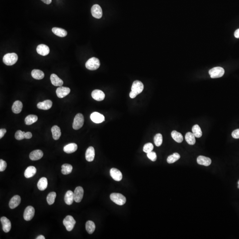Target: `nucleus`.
I'll use <instances>...</instances> for the list:
<instances>
[{"label":"nucleus","mask_w":239,"mask_h":239,"mask_svg":"<svg viewBox=\"0 0 239 239\" xmlns=\"http://www.w3.org/2000/svg\"><path fill=\"white\" fill-rule=\"evenodd\" d=\"M144 89V86L141 82L136 80L133 82L131 88V91L129 96L131 98H134L137 95L141 93Z\"/></svg>","instance_id":"obj_1"},{"label":"nucleus","mask_w":239,"mask_h":239,"mask_svg":"<svg viewBox=\"0 0 239 239\" xmlns=\"http://www.w3.org/2000/svg\"><path fill=\"white\" fill-rule=\"evenodd\" d=\"M18 57L15 53H8L5 54L3 58V61L7 66H12L16 63L17 61Z\"/></svg>","instance_id":"obj_2"},{"label":"nucleus","mask_w":239,"mask_h":239,"mask_svg":"<svg viewBox=\"0 0 239 239\" xmlns=\"http://www.w3.org/2000/svg\"><path fill=\"white\" fill-rule=\"evenodd\" d=\"M110 198L114 203L119 205H123L126 202V197L119 193H112L110 195Z\"/></svg>","instance_id":"obj_3"},{"label":"nucleus","mask_w":239,"mask_h":239,"mask_svg":"<svg viewBox=\"0 0 239 239\" xmlns=\"http://www.w3.org/2000/svg\"><path fill=\"white\" fill-rule=\"evenodd\" d=\"M100 66V62L98 58L92 57L88 60L86 63L87 69L91 71L97 70Z\"/></svg>","instance_id":"obj_4"},{"label":"nucleus","mask_w":239,"mask_h":239,"mask_svg":"<svg viewBox=\"0 0 239 239\" xmlns=\"http://www.w3.org/2000/svg\"><path fill=\"white\" fill-rule=\"evenodd\" d=\"M84 116L82 114H78L75 116L73 123V128L74 130L81 128L84 125Z\"/></svg>","instance_id":"obj_5"},{"label":"nucleus","mask_w":239,"mask_h":239,"mask_svg":"<svg viewBox=\"0 0 239 239\" xmlns=\"http://www.w3.org/2000/svg\"><path fill=\"white\" fill-rule=\"evenodd\" d=\"M63 224L68 231H71L74 228L76 221L72 216L68 215L64 219Z\"/></svg>","instance_id":"obj_6"},{"label":"nucleus","mask_w":239,"mask_h":239,"mask_svg":"<svg viewBox=\"0 0 239 239\" xmlns=\"http://www.w3.org/2000/svg\"><path fill=\"white\" fill-rule=\"evenodd\" d=\"M209 73L212 79L221 78L224 74V70L222 67H214L209 70Z\"/></svg>","instance_id":"obj_7"},{"label":"nucleus","mask_w":239,"mask_h":239,"mask_svg":"<svg viewBox=\"0 0 239 239\" xmlns=\"http://www.w3.org/2000/svg\"><path fill=\"white\" fill-rule=\"evenodd\" d=\"M84 190L81 187H78L75 188L74 192V200L76 203H80L83 198Z\"/></svg>","instance_id":"obj_8"},{"label":"nucleus","mask_w":239,"mask_h":239,"mask_svg":"<svg viewBox=\"0 0 239 239\" xmlns=\"http://www.w3.org/2000/svg\"><path fill=\"white\" fill-rule=\"evenodd\" d=\"M92 15L95 18H101L102 16V10L101 7L98 4H94L91 10Z\"/></svg>","instance_id":"obj_9"},{"label":"nucleus","mask_w":239,"mask_h":239,"mask_svg":"<svg viewBox=\"0 0 239 239\" xmlns=\"http://www.w3.org/2000/svg\"><path fill=\"white\" fill-rule=\"evenodd\" d=\"M35 209L31 206H28L26 208L24 211V218L26 221H29L34 217Z\"/></svg>","instance_id":"obj_10"},{"label":"nucleus","mask_w":239,"mask_h":239,"mask_svg":"<svg viewBox=\"0 0 239 239\" xmlns=\"http://www.w3.org/2000/svg\"><path fill=\"white\" fill-rule=\"evenodd\" d=\"M1 222L2 225L3 230L6 233L9 232L11 229L10 221L5 216H3L1 218Z\"/></svg>","instance_id":"obj_11"},{"label":"nucleus","mask_w":239,"mask_h":239,"mask_svg":"<svg viewBox=\"0 0 239 239\" xmlns=\"http://www.w3.org/2000/svg\"><path fill=\"white\" fill-rule=\"evenodd\" d=\"M70 92H71V90L69 88L61 86L57 89L56 93L58 98H63L68 95Z\"/></svg>","instance_id":"obj_12"},{"label":"nucleus","mask_w":239,"mask_h":239,"mask_svg":"<svg viewBox=\"0 0 239 239\" xmlns=\"http://www.w3.org/2000/svg\"><path fill=\"white\" fill-rule=\"evenodd\" d=\"M90 119L93 122L96 124H99L105 121V117L104 115L98 112L93 113L91 114Z\"/></svg>","instance_id":"obj_13"},{"label":"nucleus","mask_w":239,"mask_h":239,"mask_svg":"<svg viewBox=\"0 0 239 239\" xmlns=\"http://www.w3.org/2000/svg\"><path fill=\"white\" fill-rule=\"evenodd\" d=\"M36 51L38 53L42 56L48 55L50 52V49L45 44L39 45L36 48Z\"/></svg>","instance_id":"obj_14"},{"label":"nucleus","mask_w":239,"mask_h":239,"mask_svg":"<svg viewBox=\"0 0 239 239\" xmlns=\"http://www.w3.org/2000/svg\"><path fill=\"white\" fill-rule=\"evenodd\" d=\"M92 97L97 101H101L105 98V94L102 91L99 90H94L92 92Z\"/></svg>","instance_id":"obj_15"},{"label":"nucleus","mask_w":239,"mask_h":239,"mask_svg":"<svg viewBox=\"0 0 239 239\" xmlns=\"http://www.w3.org/2000/svg\"><path fill=\"white\" fill-rule=\"evenodd\" d=\"M110 174L112 178L116 181H120L122 179V174L120 171L113 168L110 171Z\"/></svg>","instance_id":"obj_16"},{"label":"nucleus","mask_w":239,"mask_h":239,"mask_svg":"<svg viewBox=\"0 0 239 239\" xmlns=\"http://www.w3.org/2000/svg\"><path fill=\"white\" fill-rule=\"evenodd\" d=\"M52 102L50 100H47L43 102H40L37 104L38 108L43 110H48L52 108Z\"/></svg>","instance_id":"obj_17"},{"label":"nucleus","mask_w":239,"mask_h":239,"mask_svg":"<svg viewBox=\"0 0 239 239\" xmlns=\"http://www.w3.org/2000/svg\"><path fill=\"white\" fill-rule=\"evenodd\" d=\"M21 202V198L20 196L16 195L13 196L10 201L9 206L11 209H14L17 207Z\"/></svg>","instance_id":"obj_18"},{"label":"nucleus","mask_w":239,"mask_h":239,"mask_svg":"<svg viewBox=\"0 0 239 239\" xmlns=\"http://www.w3.org/2000/svg\"><path fill=\"white\" fill-rule=\"evenodd\" d=\"M44 153L41 150H36L32 151L29 154V158L31 160L36 161L40 160L43 157Z\"/></svg>","instance_id":"obj_19"},{"label":"nucleus","mask_w":239,"mask_h":239,"mask_svg":"<svg viewBox=\"0 0 239 239\" xmlns=\"http://www.w3.org/2000/svg\"><path fill=\"white\" fill-rule=\"evenodd\" d=\"M51 82L55 87H61L63 84V82L56 74H52L50 77Z\"/></svg>","instance_id":"obj_20"},{"label":"nucleus","mask_w":239,"mask_h":239,"mask_svg":"<svg viewBox=\"0 0 239 239\" xmlns=\"http://www.w3.org/2000/svg\"><path fill=\"white\" fill-rule=\"evenodd\" d=\"M211 160L208 157L200 155L197 158V162L199 165L205 166H209L211 164Z\"/></svg>","instance_id":"obj_21"},{"label":"nucleus","mask_w":239,"mask_h":239,"mask_svg":"<svg viewBox=\"0 0 239 239\" xmlns=\"http://www.w3.org/2000/svg\"><path fill=\"white\" fill-rule=\"evenodd\" d=\"M95 157V150L93 147L90 146L86 151V159L87 161L92 162Z\"/></svg>","instance_id":"obj_22"},{"label":"nucleus","mask_w":239,"mask_h":239,"mask_svg":"<svg viewBox=\"0 0 239 239\" xmlns=\"http://www.w3.org/2000/svg\"><path fill=\"white\" fill-rule=\"evenodd\" d=\"M22 108H23V104L22 102L20 101H17L13 103L12 109L14 114H18L21 112Z\"/></svg>","instance_id":"obj_23"},{"label":"nucleus","mask_w":239,"mask_h":239,"mask_svg":"<svg viewBox=\"0 0 239 239\" xmlns=\"http://www.w3.org/2000/svg\"><path fill=\"white\" fill-rule=\"evenodd\" d=\"M36 173V168L34 166H29L25 171L24 175H25V177L26 178H30L34 176Z\"/></svg>","instance_id":"obj_24"},{"label":"nucleus","mask_w":239,"mask_h":239,"mask_svg":"<svg viewBox=\"0 0 239 239\" xmlns=\"http://www.w3.org/2000/svg\"><path fill=\"white\" fill-rule=\"evenodd\" d=\"M78 146L75 143H71L64 146L63 151L66 153L71 154L74 152L77 151Z\"/></svg>","instance_id":"obj_25"},{"label":"nucleus","mask_w":239,"mask_h":239,"mask_svg":"<svg viewBox=\"0 0 239 239\" xmlns=\"http://www.w3.org/2000/svg\"><path fill=\"white\" fill-rule=\"evenodd\" d=\"M74 200V193L71 190H68L66 193L64 197V201L68 205H71Z\"/></svg>","instance_id":"obj_26"},{"label":"nucleus","mask_w":239,"mask_h":239,"mask_svg":"<svg viewBox=\"0 0 239 239\" xmlns=\"http://www.w3.org/2000/svg\"><path fill=\"white\" fill-rule=\"evenodd\" d=\"M48 185L47 179L46 178L42 177L39 181L37 183V187L41 191H44L46 189Z\"/></svg>","instance_id":"obj_27"},{"label":"nucleus","mask_w":239,"mask_h":239,"mask_svg":"<svg viewBox=\"0 0 239 239\" xmlns=\"http://www.w3.org/2000/svg\"><path fill=\"white\" fill-rule=\"evenodd\" d=\"M52 136L55 140H58L60 139L61 136V130L60 128L57 125H54L52 127L51 129Z\"/></svg>","instance_id":"obj_28"},{"label":"nucleus","mask_w":239,"mask_h":239,"mask_svg":"<svg viewBox=\"0 0 239 239\" xmlns=\"http://www.w3.org/2000/svg\"><path fill=\"white\" fill-rule=\"evenodd\" d=\"M31 76L34 79L37 80H40L44 77V74L41 70L34 69L31 71Z\"/></svg>","instance_id":"obj_29"},{"label":"nucleus","mask_w":239,"mask_h":239,"mask_svg":"<svg viewBox=\"0 0 239 239\" xmlns=\"http://www.w3.org/2000/svg\"><path fill=\"white\" fill-rule=\"evenodd\" d=\"M52 31L54 34L60 37H64L66 36L67 34V31L63 28H60L54 27L52 29Z\"/></svg>","instance_id":"obj_30"},{"label":"nucleus","mask_w":239,"mask_h":239,"mask_svg":"<svg viewBox=\"0 0 239 239\" xmlns=\"http://www.w3.org/2000/svg\"><path fill=\"white\" fill-rule=\"evenodd\" d=\"M185 140L189 145H194L195 144V136L193 133L188 132L185 136Z\"/></svg>","instance_id":"obj_31"},{"label":"nucleus","mask_w":239,"mask_h":239,"mask_svg":"<svg viewBox=\"0 0 239 239\" xmlns=\"http://www.w3.org/2000/svg\"><path fill=\"white\" fill-rule=\"evenodd\" d=\"M86 230L90 234H92L95 230V224L93 222L88 221L87 222L86 224Z\"/></svg>","instance_id":"obj_32"},{"label":"nucleus","mask_w":239,"mask_h":239,"mask_svg":"<svg viewBox=\"0 0 239 239\" xmlns=\"http://www.w3.org/2000/svg\"><path fill=\"white\" fill-rule=\"evenodd\" d=\"M73 167L71 165L69 164H64L62 166L61 172L63 175H66L71 173L72 171Z\"/></svg>","instance_id":"obj_33"},{"label":"nucleus","mask_w":239,"mask_h":239,"mask_svg":"<svg viewBox=\"0 0 239 239\" xmlns=\"http://www.w3.org/2000/svg\"><path fill=\"white\" fill-rule=\"evenodd\" d=\"M171 136L172 138L179 143H181L183 141V137L180 133L177 132L176 131H173L171 133Z\"/></svg>","instance_id":"obj_34"},{"label":"nucleus","mask_w":239,"mask_h":239,"mask_svg":"<svg viewBox=\"0 0 239 239\" xmlns=\"http://www.w3.org/2000/svg\"><path fill=\"white\" fill-rule=\"evenodd\" d=\"M38 120V117L35 115H29L26 117L25 119V123L27 125H32L33 123L36 122Z\"/></svg>","instance_id":"obj_35"},{"label":"nucleus","mask_w":239,"mask_h":239,"mask_svg":"<svg viewBox=\"0 0 239 239\" xmlns=\"http://www.w3.org/2000/svg\"><path fill=\"white\" fill-rule=\"evenodd\" d=\"M192 132L195 137L200 138L202 136L203 133L202 130L198 125H195L192 128Z\"/></svg>","instance_id":"obj_36"},{"label":"nucleus","mask_w":239,"mask_h":239,"mask_svg":"<svg viewBox=\"0 0 239 239\" xmlns=\"http://www.w3.org/2000/svg\"><path fill=\"white\" fill-rule=\"evenodd\" d=\"M180 158V155L178 153H174L173 154L170 155L167 159V162L168 163H173L178 160Z\"/></svg>","instance_id":"obj_37"},{"label":"nucleus","mask_w":239,"mask_h":239,"mask_svg":"<svg viewBox=\"0 0 239 239\" xmlns=\"http://www.w3.org/2000/svg\"><path fill=\"white\" fill-rule=\"evenodd\" d=\"M56 197V194L55 192H50L47 195V203L49 205H52L54 203Z\"/></svg>","instance_id":"obj_38"},{"label":"nucleus","mask_w":239,"mask_h":239,"mask_svg":"<svg viewBox=\"0 0 239 239\" xmlns=\"http://www.w3.org/2000/svg\"><path fill=\"white\" fill-rule=\"evenodd\" d=\"M154 141L155 145L157 147L161 146L162 143V136L161 134H157L154 136Z\"/></svg>","instance_id":"obj_39"},{"label":"nucleus","mask_w":239,"mask_h":239,"mask_svg":"<svg viewBox=\"0 0 239 239\" xmlns=\"http://www.w3.org/2000/svg\"><path fill=\"white\" fill-rule=\"evenodd\" d=\"M25 133H26V132H22L21 130H18L16 132V133H15V138H16L17 140H18V141L23 140V139L25 138Z\"/></svg>","instance_id":"obj_40"},{"label":"nucleus","mask_w":239,"mask_h":239,"mask_svg":"<svg viewBox=\"0 0 239 239\" xmlns=\"http://www.w3.org/2000/svg\"><path fill=\"white\" fill-rule=\"evenodd\" d=\"M154 149L153 145L151 143L146 144L144 146L143 151L146 153H149L152 152Z\"/></svg>","instance_id":"obj_41"},{"label":"nucleus","mask_w":239,"mask_h":239,"mask_svg":"<svg viewBox=\"0 0 239 239\" xmlns=\"http://www.w3.org/2000/svg\"><path fill=\"white\" fill-rule=\"evenodd\" d=\"M147 156L152 161L154 162L157 159V155L155 152H151L147 153Z\"/></svg>","instance_id":"obj_42"},{"label":"nucleus","mask_w":239,"mask_h":239,"mask_svg":"<svg viewBox=\"0 0 239 239\" xmlns=\"http://www.w3.org/2000/svg\"><path fill=\"white\" fill-rule=\"evenodd\" d=\"M7 167V163L5 161L3 160H0V171H4Z\"/></svg>","instance_id":"obj_43"},{"label":"nucleus","mask_w":239,"mask_h":239,"mask_svg":"<svg viewBox=\"0 0 239 239\" xmlns=\"http://www.w3.org/2000/svg\"><path fill=\"white\" fill-rule=\"evenodd\" d=\"M232 136L235 139H239V129L233 131L232 133Z\"/></svg>","instance_id":"obj_44"},{"label":"nucleus","mask_w":239,"mask_h":239,"mask_svg":"<svg viewBox=\"0 0 239 239\" xmlns=\"http://www.w3.org/2000/svg\"><path fill=\"white\" fill-rule=\"evenodd\" d=\"M6 133V130L4 128L0 129V139H1Z\"/></svg>","instance_id":"obj_45"},{"label":"nucleus","mask_w":239,"mask_h":239,"mask_svg":"<svg viewBox=\"0 0 239 239\" xmlns=\"http://www.w3.org/2000/svg\"><path fill=\"white\" fill-rule=\"evenodd\" d=\"M32 134L31 132H28L26 133L25 134V139H29L32 137Z\"/></svg>","instance_id":"obj_46"},{"label":"nucleus","mask_w":239,"mask_h":239,"mask_svg":"<svg viewBox=\"0 0 239 239\" xmlns=\"http://www.w3.org/2000/svg\"><path fill=\"white\" fill-rule=\"evenodd\" d=\"M234 36H235V37L237 38H239V28L235 31V33H234Z\"/></svg>","instance_id":"obj_47"},{"label":"nucleus","mask_w":239,"mask_h":239,"mask_svg":"<svg viewBox=\"0 0 239 239\" xmlns=\"http://www.w3.org/2000/svg\"><path fill=\"white\" fill-rule=\"evenodd\" d=\"M41 1H42L43 2L47 4H50L52 1V0H41Z\"/></svg>","instance_id":"obj_48"},{"label":"nucleus","mask_w":239,"mask_h":239,"mask_svg":"<svg viewBox=\"0 0 239 239\" xmlns=\"http://www.w3.org/2000/svg\"><path fill=\"white\" fill-rule=\"evenodd\" d=\"M36 239H45V237H44V236H43V235H39V236L38 237H37V238H36Z\"/></svg>","instance_id":"obj_49"},{"label":"nucleus","mask_w":239,"mask_h":239,"mask_svg":"<svg viewBox=\"0 0 239 239\" xmlns=\"http://www.w3.org/2000/svg\"><path fill=\"white\" fill-rule=\"evenodd\" d=\"M238 189H239V185H238Z\"/></svg>","instance_id":"obj_50"},{"label":"nucleus","mask_w":239,"mask_h":239,"mask_svg":"<svg viewBox=\"0 0 239 239\" xmlns=\"http://www.w3.org/2000/svg\"><path fill=\"white\" fill-rule=\"evenodd\" d=\"M238 185H239V181H238Z\"/></svg>","instance_id":"obj_51"}]
</instances>
